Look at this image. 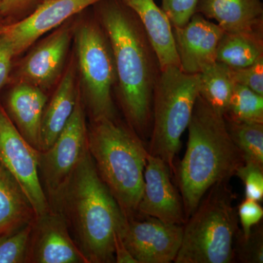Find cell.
Instances as JSON below:
<instances>
[{"mask_svg":"<svg viewBox=\"0 0 263 263\" xmlns=\"http://www.w3.org/2000/svg\"><path fill=\"white\" fill-rule=\"evenodd\" d=\"M235 262H263V226L258 223L247 236L240 229L235 235L233 245Z\"/></svg>","mask_w":263,"mask_h":263,"instance_id":"25","label":"cell"},{"mask_svg":"<svg viewBox=\"0 0 263 263\" xmlns=\"http://www.w3.org/2000/svg\"><path fill=\"white\" fill-rule=\"evenodd\" d=\"M3 0H0V7H1L2 3H3Z\"/></svg>","mask_w":263,"mask_h":263,"instance_id":"34","label":"cell"},{"mask_svg":"<svg viewBox=\"0 0 263 263\" xmlns=\"http://www.w3.org/2000/svg\"><path fill=\"white\" fill-rule=\"evenodd\" d=\"M230 180L215 183L183 224L175 263H233V245L240 229L236 195Z\"/></svg>","mask_w":263,"mask_h":263,"instance_id":"5","label":"cell"},{"mask_svg":"<svg viewBox=\"0 0 263 263\" xmlns=\"http://www.w3.org/2000/svg\"><path fill=\"white\" fill-rule=\"evenodd\" d=\"M195 13L215 21L224 32L263 33L261 0H199Z\"/></svg>","mask_w":263,"mask_h":263,"instance_id":"18","label":"cell"},{"mask_svg":"<svg viewBox=\"0 0 263 263\" xmlns=\"http://www.w3.org/2000/svg\"><path fill=\"white\" fill-rule=\"evenodd\" d=\"M32 224L13 234L0 237V263H26Z\"/></svg>","mask_w":263,"mask_h":263,"instance_id":"26","label":"cell"},{"mask_svg":"<svg viewBox=\"0 0 263 263\" xmlns=\"http://www.w3.org/2000/svg\"><path fill=\"white\" fill-rule=\"evenodd\" d=\"M86 118L79 86L75 108L68 122L53 144L47 150L40 151L38 174L48 202L60 193L89 153Z\"/></svg>","mask_w":263,"mask_h":263,"instance_id":"8","label":"cell"},{"mask_svg":"<svg viewBox=\"0 0 263 263\" xmlns=\"http://www.w3.org/2000/svg\"><path fill=\"white\" fill-rule=\"evenodd\" d=\"M199 91L198 74L186 73L175 66L160 70L156 81L147 150L149 155L162 159L172 175L181 137L191 120Z\"/></svg>","mask_w":263,"mask_h":263,"instance_id":"6","label":"cell"},{"mask_svg":"<svg viewBox=\"0 0 263 263\" xmlns=\"http://www.w3.org/2000/svg\"><path fill=\"white\" fill-rule=\"evenodd\" d=\"M199 0H162V8L173 27H181L195 13Z\"/></svg>","mask_w":263,"mask_h":263,"instance_id":"28","label":"cell"},{"mask_svg":"<svg viewBox=\"0 0 263 263\" xmlns=\"http://www.w3.org/2000/svg\"><path fill=\"white\" fill-rule=\"evenodd\" d=\"M172 176L162 159L148 154L136 217L151 216L168 224H184L186 217L182 198L172 182Z\"/></svg>","mask_w":263,"mask_h":263,"instance_id":"13","label":"cell"},{"mask_svg":"<svg viewBox=\"0 0 263 263\" xmlns=\"http://www.w3.org/2000/svg\"><path fill=\"white\" fill-rule=\"evenodd\" d=\"M69 19L13 62L8 84L25 83L48 95L61 79L69 60L77 19Z\"/></svg>","mask_w":263,"mask_h":263,"instance_id":"9","label":"cell"},{"mask_svg":"<svg viewBox=\"0 0 263 263\" xmlns=\"http://www.w3.org/2000/svg\"><path fill=\"white\" fill-rule=\"evenodd\" d=\"M231 71L235 84L263 95V59L248 67L231 69Z\"/></svg>","mask_w":263,"mask_h":263,"instance_id":"30","label":"cell"},{"mask_svg":"<svg viewBox=\"0 0 263 263\" xmlns=\"http://www.w3.org/2000/svg\"><path fill=\"white\" fill-rule=\"evenodd\" d=\"M0 103L17 130L29 144L41 151V122L48 95L25 83L5 86Z\"/></svg>","mask_w":263,"mask_h":263,"instance_id":"16","label":"cell"},{"mask_svg":"<svg viewBox=\"0 0 263 263\" xmlns=\"http://www.w3.org/2000/svg\"><path fill=\"white\" fill-rule=\"evenodd\" d=\"M263 59L262 33L224 32L218 45L216 62L231 69L253 65Z\"/></svg>","mask_w":263,"mask_h":263,"instance_id":"21","label":"cell"},{"mask_svg":"<svg viewBox=\"0 0 263 263\" xmlns=\"http://www.w3.org/2000/svg\"><path fill=\"white\" fill-rule=\"evenodd\" d=\"M79 94V79L74 52L61 79L52 90L43 110L41 130V152L47 150L68 122Z\"/></svg>","mask_w":263,"mask_h":263,"instance_id":"17","label":"cell"},{"mask_svg":"<svg viewBox=\"0 0 263 263\" xmlns=\"http://www.w3.org/2000/svg\"><path fill=\"white\" fill-rule=\"evenodd\" d=\"M73 43L79 90L90 122L117 118L112 94L117 84L113 52L98 19L78 20Z\"/></svg>","mask_w":263,"mask_h":263,"instance_id":"7","label":"cell"},{"mask_svg":"<svg viewBox=\"0 0 263 263\" xmlns=\"http://www.w3.org/2000/svg\"><path fill=\"white\" fill-rule=\"evenodd\" d=\"M97 19L110 43L117 98L125 122L143 141L150 136L154 88L160 65L136 14L121 0H102Z\"/></svg>","mask_w":263,"mask_h":263,"instance_id":"1","label":"cell"},{"mask_svg":"<svg viewBox=\"0 0 263 263\" xmlns=\"http://www.w3.org/2000/svg\"><path fill=\"white\" fill-rule=\"evenodd\" d=\"M114 257L117 263H137L130 252L126 248L117 232L114 238Z\"/></svg>","mask_w":263,"mask_h":263,"instance_id":"33","label":"cell"},{"mask_svg":"<svg viewBox=\"0 0 263 263\" xmlns=\"http://www.w3.org/2000/svg\"><path fill=\"white\" fill-rule=\"evenodd\" d=\"M187 129L186 152L174 173L186 221L209 189L231 179L245 162L243 154L230 138L224 117L200 95Z\"/></svg>","mask_w":263,"mask_h":263,"instance_id":"3","label":"cell"},{"mask_svg":"<svg viewBox=\"0 0 263 263\" xmlns=\"http://www.w3.org/2000/svg\"><path fill=\"white\" fill-rule=\"evenodd\" d=\"M63 216L88 263H113L114 238L124 215L95 168L89 152L48 202Z\"/></svg>","mask_w":263,"mask_h":263,"instance_id":"2","label":"cell"},{"mask_svg":"<svg viewBox=\"0 0 263 263\" xmlns=\"http://www.w3.org/2000/svg\"><path fill=\"white\" fill-rule=\"evenodd\" d=\"M15 59L9 41L0 33V94L9 81Z\"/></svg>","mask_w":263,"mask_h":263,"instance_id":"32","label":"cell"},{"mask_svg":"<svg viewBox=\"0 0 263 263\" xmlns=\"http://www.w3.org/2000/svg\"><path fill=\"white\" fill-rule=\"evenodd\" d=\"M199 75V95L218 113H226L235 82L231 68L215 62L202 70Z\"/></svg>","mask_w":263,"mask_h":263,"instance_id":"22","label":"cell"},{"mask_svg":"<svg viewBox=\"0 0 263 263\" xmlns=\"http://www.w3.org/2000/svg\"><path fill=\"white\" fill-rule=\"evenodd\" d=\"M100 1L102 0H43L35 9L21 20L0 24V33L9 41L17 58L46 33L54 30Z\"/></svg>","mask_w":263,"mask_h":263,"instance_id":"12","label":"cell"},{"mask_svg":"<svg viewBox=\"0 0 263 263\" xmlns=\"http://www.w3.org/2000/svg\"><path fill=\"white\" fill-rule=\"evenodd\" d=\"M183 229L151 216H124L117 233L137 263H171L179 252Z\"/></svg>","mask_w":263,"mask_h":263,"instance_id":"10","label":"cell"},{"mask_svg":"<svg viewBox=\"0 0 263 263\" xmlns=\"http://www.w3.org/2000/svg\"><path fill=\"white\" fill-rule=\"evenodd\" d=\"M39 154L17 130L0 103V162L18 180L37 216L51 211L38 174Z\"/></svg>","mask_w":263,"mask_h":263,"instance_id":"11","label":"cell"},{"mask_svg":"<svg viewBox=\"0 0 263 263\" xmlns=\"http://www.w3.org/2000/svg\"><path fill=\"white\" fill-rule=\"evenodd\" d=\"M37 216L22 185L0 162V237L23 229Z\"/></svg>","mask_w":263,"mask_h":263,"instance_id":"20","label":"cell"},{"mask_svg":"<svg viewBox=\"0 0 263 263\" xmlns=\"http://www.w3.org/2000/svg\"><path fill=\"white\" fill-rule=\"evenodd\" d=\"M43 0H3L0 7V24L21 20L33 11Z\"/></svg>","mask_w":263,"mask_h":263,"instance_id":"29","label":"cell"},{"mask_svg":"<svg viewBox=\"0 0 263 263\" xmlns=\"http://www.w3.org/2000/svg\"><path fill=\"white\" fill-rule=\"evenodd\" d=\"M26 263H88L63 216L50 211L32 224Z\"/></svg>","mask_w":263,"mask_h":263,"instance_id":"14","label":"cell"},{"mask_svg":"<svg viewBox=\"0 0 263 263\" xmlns=\"http://www.w3.org/2000/svg\"><path fill=\"white\" fill-rule=\"evenodd\" d=\"M136 14L141 22L153 47L160 70L175 66L179 67V60L171 21L162 8L154 0H121Z\"/></svg>","mask_w":263,"mask_h":263,"instance_id":"19","label":"cell"},{"mask_svg":"<svg viewBox=\"0 0 263 263\" xmlns=\"http://www.w3.org/2000/svg\"><path fill=\"white\" fill-rule=\"evenodd\" d=\"M238 221L242 234L247 236L253 227L262 221L263 209L259 202L245 199L237 208Z\"/></svg>","mask_w":263,"mask_h":263,"instance_id":"31","label":"cell"},{"mask_svg":"<svg viewBox=\"0 0 263 263\" xmlns=\"http://www.w3.org/2000/svg\"><path fill=\"white\" fill-rule=\"evenodd\" d=\"M88 148L97 172L124 216L136 217L143 193L148 152L144 141L126 122L91 121Z\"/></svg>","mask_w":263,"mask_h":263,"instance_id":"4","label":"cell"},{"mask_svg":"<svg viewBox=\"0 0 263 263\" xmlns=\"http://www.w3.org/2000/svg\"><path fill=\"white\" fill-rule=\"evenodd\" d=\"M180 69L188 74H199L216 62V51L222 30L212 20L195 13L181 27H173Z\"/></svg>","mask_w":263,"mask_h":263,"instance_id":"15","label":"cell"},{"mask_svg":"<svg viewBox=\"0 0 263 263\" xmlns=\"http://www.w3.org/2000/svg\"><path fill=\"white\" fill-rule=\"evenodd\" d=\"M223 117L235 122L263 123V95L235 84Z\"/></svg>","mask_w":263,"mask_h":263,"instance_id":"24","label":"cell"},{"mask_svg":"<svg viewBox=\"0 0 263 263\" xmlns=\"http://www.w3.org/2000/svg\"><path fill=\"white\" fill-rule=\"evenodd\" d=\"M245 184V198L262 202L263 199V167L245 161L235 176Z\"/></svg>","mask_w":263,"mask_h":263,"instance_id":"27","label":"cell"},{"mask_svg":"<svg viewBox=\"0 0 263 263\" xmlns=\"http://www.w3.org/2000/svg\"><path fill=\"white\" fill-rule=\"evenodd\" d=\"M224 120L230 138L245 160L263 167V123Z\"/></svg>","mask_w":263,"mask_h":263,"instance_id":"23","label":"cell"}]
</instances>
